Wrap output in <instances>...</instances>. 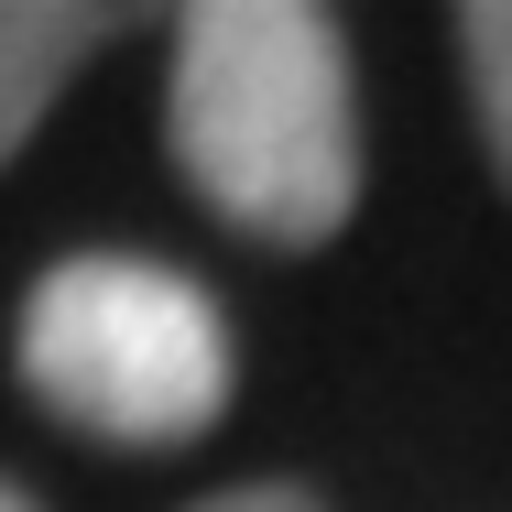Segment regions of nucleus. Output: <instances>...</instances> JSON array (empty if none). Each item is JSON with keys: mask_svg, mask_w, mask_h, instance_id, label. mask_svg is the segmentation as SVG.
I'll use <instances>...</instances> for the list:
<instances>
[{"mask_svg": "<svg viewBox=\"0 0 512 512\" xmlns=\"http://www.w3.org/2000/svg\"><path fill=\"white\" fill-rule=\"evenodd\" d=\"M164 153L218 229L262 251H327L360 218V77L349 22L316 0L175 11Z\"/></svg>", "mask_w": 512, "mask_h": 512, "instance_id": "nucleus-1", "label": "nucleus"}, {"mask_svg": "<svg viewBox=\"0 0 512 512\" xmlns=\"http://www.w3.org/2000/svg\"><path fill=\"white\" fill-rule=\"evenodd\" d=\"M11 371L33 414L99 447H197L240 393L229 306L153 251H66L22 284Z\"/></svg>", "mask_w": 512, "mask_h": 512, "instance_id": "nucleus-2", "label": "nucleus"}, {"mask_svg": "<svg viewBox=\"0 0 512 512\" xmlns=\"http://www.w3.org/2000/svg\"><path fill=\"white\" fill-rule=\"evenodd\" d=\"M99 44H120V11H88V0H0V175L22 164V142L44 131V109L99 66Z\"/></svg>", "mask_w": 512, "mask_h": 512, "instance_id": "nucleus-3", "label": "nucleus"}, {"mask_svg": "<svg viewBox=\"0 0 512 512\" xmlns=\"http://www.w3.org/2000/svg\"><path fill=\"white\" fill-rule=\"evenodd\" d=\"M458 77H469V120H480V153L512 186V0H469L458 11Z\"/></svg>", "mask_w": 512, "mask_h": 512, "instance_id": "nucleus-4", "label": "nucleus"}, {"mask_svg": "<svg viewBox=\"0 0 512 512\" xmlns=\"http://www.w3.org/2000/svg\"><path fill=\"white\" fill-rule=\"evenodd\" d=\"M186 512H327V502H316L306 480H240V491H207Z\"/></svg>", "mask_w": 512, "mask_h": 512, "instance_id": "nucleus-5", "label": "nucleus"}, {"mask_svg": "<svg viewBox=\"0 0 512 512\" xmlns=\"http://www.w3.org/2000/svg\"><path fill=\"white\" fill-rule=\"evenodd\" d=\"M0 512H44V502H33V491H22V480H0Z\"/></svg>", "mask_w": 512, "mask_h": 512, "instance_id": "nucleus-6", "label": "nucleus"}]
</instances>
